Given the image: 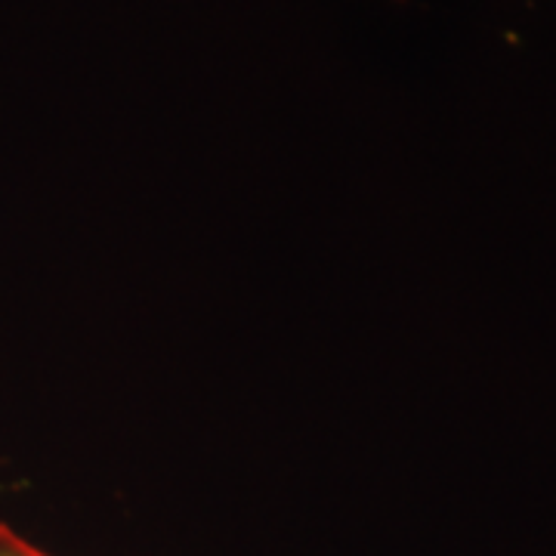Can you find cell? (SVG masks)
<instances>
[{"mask_svg":"<svg viewBox=\"0 0 556 556\" xmlns=\"http://www.w3.org/2000/svg\"><path fill=\"white\" fill-rule=\"evenodd\" d=\"M0 556H50L38 551L35 544H28L25 538H20L10 526L0 522Z\"/></svg>","mask_w":556,"mask_h":556,"instance_id":"1","label":"cell"}]
</instances>
